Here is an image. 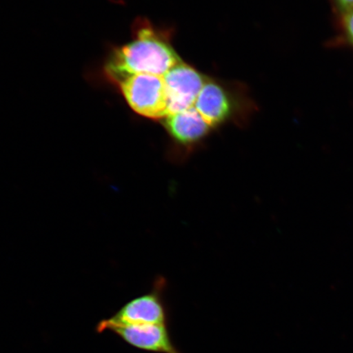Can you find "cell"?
I'll use <instances>...</instances> for the list:
<instances>
[{
  "label": "cell",
  "instance_id": "cell-1",
  "mask_svg": "<svg viewBox=\"0 0 353 353\" xmlns=\"http://www.w3.org/2000/svg\"><path fill=\"white\" fill-rule=\"evenodd\" d=\"M181 61L167 34L142 20L137 21L131 41L110 54L104 72L116 85L131 74H165Z\"/></svg>",
  "mask_w": 353,
  "mask_h": 353
},
{
  "label": "cell",
  "instance_id": "cell-2",
  "mask_svg": "<svg viewBox=\"0 0 353 353\" xmlns=\"http://www.w3.org/2000/svg\"><path fill=\"white\" fill-rule=\"evenodd\" d=\"M116 85L126 103L139 116L157 121L168 117L164 74H131Z\"/></svg>",
  "mask_w": 353,
  "mask_h": 353
},
{
  "label": "cell",
  "instance_id": "cell-3",
  "mask_svg": "<svg viewBox=\"0 0 353 353\" xmlns=\"http://www.w3.org/2000/svg\"><path fill=\"white\" fill-rule=\"evenodd\" d=\"M207 79L184 61H181L165 74L168 116L194 107Z\"/></svg>",
  "mask_w": 353,
  "mask_h": 353
},
{
  "label": "cell",
  "instance_id": "cell-4",
  "mask_svg": "<svg viewBox=\"0 0 353 353\" xmlns=\"http://www.w3.org/2000/svg\"><path fill=\"white\" fill-rule=\"evenodd\" d=\"M110 325H168V312L157 290L127 303L109 319L99 322L97 332Z\"/></svg>",
  "mask_w": 353,
  "mask_h": 353
},
{
  "label": "cell",
  "instance_id": "cell-5",
  "mask_svg": "<svg viewBox=\"0 0 353 353\" xmlns=\"http://www.w3.org/2000/svg\"><path fill=\"white\" fill-rule=\"evenodd\" d=\"M112 331L132 347L157 353H182L176 347L168 325H110L101 330Z\"/></svg>",
  "mask_w": 353,
  "mask_h": 353
},
{
  "label": "cell",
  "instance_id": "cell-6",
  "mask_svg": "<svg viewBox=\"0 0 353 353\" xmlns=\"http://www.w3.org/2000/svg\"><path fill=\"white\" fill-rule=\"evenodd\" d=\"M194 108L211 128L222 125L234 112L232 99L227 88L211 79H207Z\"/></svg>",
  "mask_w": 353,
  "mask_h": 353
},
{
  "label": "cell",
  "instance_id": "cell-7",
  "mask_svg": "<svg viewBox=\"0 0 353 353\" xmlns=\"http://www.w3.org/2000/svg\"><path fill=\"white\" fill-rule=\"evenodd\" d=\"M165 125L172 138L184 145L198 142L208 134L211 128L194 107L169 114Z\"/></svg>",
  "mask_w": 353,
  "mask_h": 353
},
{
  "label": "cell",
  "instance_id": "cell-8",
  "mask_svg": "<svg viewBox=\"0 0 353 353\" xmlns=\"http://www.w3.org/2000/svg\"><path fill=\"white\" fill-rule=\"evenodd\" d=\"M339 25L346 42L353 48V10L339 15Z\"/></svg>",
  "mask_w": 353,
  "mask_h": 353
},
{
  "label": "cell",
  "instance_id": "cell-9",
  "mask_svg": "<svg viewBox=\"0 0 353 353\" xmlns=\"http://www.w3.org/2000/svg\"><path fill=\"white\" fill-rule=\"evenodd\" d=\"M332 1L339 15L353 10V0H332Z\"/></svg>",
  "mask_w": 353,
  "mask_h": 353
}]
</instances>
